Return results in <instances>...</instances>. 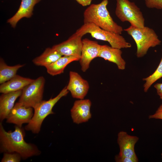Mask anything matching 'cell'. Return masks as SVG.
I'll list each match as a JSON object with an SVG mask.
<instances>
[{
	"instance_id": "obj_13",
	"label": "cell",
	"mask_w": 162,
	"mask_h": 162,
	"mask_svg": "<svg viewBox=\"0 0 162 162\" xmlns=\"http://www.w3.org/2000/svg\"><path fill=\"white\" fill-rule=\"evenodd\" d=\"M92 103L88 99L76 100L70 110L71 116L74 123L79 124L87 122L91 118L90 111Z\"/></svg>"
},
{
	"instance_id": "obj_11",
	"label": "cell",
	"mask_w": 162,
	"mask_h": 162,
	"mask_svg": "<svg viewBox=\"0 0 162 162\" xmlns=\"http://www.w3.org/2000/svg\"><path fill=\"white\" fill-rule=\"evenodd\" d=\"M139 140L137 136L128 134L124 131L119 132L117 141L119 148L118 154L132 158L137 162L138 160L135 152V146Z\"/></svg>"
},
{
	"instance_id": "obj_3",
	"label": "cell",
	"mask_w": 162,
	"mask_h": 162,
	"mask_svg": "<svg viewBox=\"0 0 162 162\" xmlns=\"http://www.w3.org/2000/svg\"><path fill=\"white\" fill-rule=\"evenodd\" d=\"M124 30L132 37L136 43L137 58L143 57L150 48L161 44V40L154 30L148 27L138 28L131 25Z\"/></svg>"
},
{
	"instance_id": "obj_14",
	"label": "cell",
	"mask_w": 162,
	"mask_h": 162,
	"mask_svg": "<svg viewBox=\"0 0 162 162\" xmlns=\"http://www.w3.org/2000/svg\"><path fill=\"white\" fill-rule=\"evenodd\" d=\"M122 53L121 49L101 45L98 57L115 63L118 69L123 70L125 68L126 63L122 57Z\"/></svg>"
},
{
	"instance_id": "obj_10",
	"label": "cell",
	"mask_w": 162,
	"mask_h": 162,
	"mask_svg": "<svg viewBox=\"0 0 162 162\" xmlns=\"http://www.w3.org/2000/svg\"><path fill=\"white\" fill-rule=\"evenodd\" d=\"M82 36L75 33L67 40L52 46L62 56L80 57L82 46Z\"/></svg>"
},
{
	"instance_id": "obj_5",
	"label": "cell",
	"mask_w": 162,
	"mask_h": 162,
	"mask_svg": "<svg viewBox=\"0 0 162 162\" xmlns=\"http://www.w3.org/2000/svg\"><path fill=\"white\" fill-rule=\"evenodd\" d=\"M68 92L65 86L56 97L47 100H42L36 105L33 108L34 112L32 118L25 127L26 130L30 131L34 134L39 133L44 119L48 115L54 114L52 110L53 107L61 98L66 96Z\"/></svg>"
},
{
	"instance_id": "obj_9",
	"label": "cell",
	"mask_w": 162,
	"mask_h": 162,
	"mask_svg": "<svg viewBox=\"0 0 162 162\" xmlns=\"http://www.w3.org/2000/svg\"><path fill=\"white\" fill-rule=\"evenodd\" d=\"M69 80L66 86L73 98L83 99L87 94L89 88L88 82L83 79L77 72L70 71Z\"/></svg>"
},
{
	"instance_id": "obj_2",
	"label": "cell",
	"mask_w": 162,
	"mask_h": 162,
	"mask_svg": "<svg viewBox=\"0 0 162 162\" xmlns=\"http://www.w3.org/2000/svg\"><path fill=\"white\" fill-rule=\"evenodd\" d=\"M108 2V0H103L88 6L83 13L84 23H92L103 29L120 34L123 29L111 16L106 8Z\"/></svg>"
},
{
	"instance_id": "obj_23",
	"label": "cell",
	"mask_w": 162,
	"mask_h": 162,
	"mask_svg": "<svg viewBox=\"0 0 162 162\" xmlns=\"http://www.w3.org/2000/svg\"><path fill=\"white\" fill-rule=\"evenodd\" d=\"M146 6L149 8L162 9V0H144Z\"/></svg>"
},
{
	"instance_id": "obj_7",
	"label": "cell",
	"mask_w": 162,
	"mask_h": 162,
	"mask_svg": "<svg viewBox=\"0 0 162 162\" xmlns=\"http://www.w3.org/2000/svg\"><path fill=\"white\" fill-rule=\"evenodd\" d=\"M45 79L40 76L22 89L18 102L26 107L34 108L42 100Z\"/></svg>"
},
{
	"instance_id": "obj_12",
	"label": "cell",
	"mask_w": 162,
	"mask_h": 162,
	"mask_svg": "<svg viewBox=\"0 0 162 162\" xmlns=\"http://www.w3.org/2000/svg\"><path fill=\"white\" fill-rule=\"evenodd\" d=\"M33 108L16 103L7 118L6 122L21 127L22 124L28 123L31 120L34 114Z\"/></svg>"
},
{
	"instance_id": "obj_20",
	"label": "cell",
	"mask_w": 162,
	"mask_h": 162,
	"mask_svg": "<svg viewBox=\"0 0 162 162\" xmlns=\"http://www.w3.org/2000/svg\"><path fill=\"white\" fill-rule=\"evenodd\" d=\"M24 64H17L13 66L7 65L2 58L0 60V83L2 84L12 78L16 74L18 70Z\"/></svg>"
},
{
	"instance_id": "obj_6",
	"label": "cell",
	"mask_w": 162,
	"mask_h": 162,
	"mask_svg": "<svg viewBox=\"0 0 162 162\" xmlns=\"http://www.w3.org/2000/svg\"><path fill=\"white\" fill-rule=\"evenodd\" d=\"M115 14L122 22L128 21L131 26H145V19L140 9L134 2L128 0H116Z\"/></svg>"
},
{
	"instance_id": "obj_8",
	"label": "cell",
	"mask_w": 162,
	"mask_h": 162,
	"mask_svg": "<svg viewBox=\"0 0 162 162\" xmlns=\"http://www.w3.org/2000/svg\"><path fill=\"white\" fill-rule=\"evenodd\" d=\"M101 46V45L97 41L86 38L82 40L81 55L79 61L82 72L86 71L92 61L98 57Z\"/></svg>"
},
{
	"instance_id": "obj_17",
	"label": "cell",
	"mask_w": 162,
	"mask_h": 162,
	"mask_svg": "<svg viewBox=\"0 0 162 162\" xmlns=\"http://www.w3.org/2000/svg\"><path fill=\"white\" fill-rule=\"evenodd\" d=\"M34 80L16 75L10 80L1 84L0 92L6 93L22 90Z\"/></svg>"
},
{
	"instance_id": "obj_22",
	"label": "cell",
	"mask_w": 162,
	"mask_h": 162,
	"mask_svg": "<svg viewBox=\"0 0 162 162\" xmlns=\"http://www.w3.org/2000/svg\"><path fill=\"white\" fill-rule=\"evenodd\" d=\"M22 157L20 155L16 152L4 153L1 160L2 162H19Z\"/></svg>"
},
{
	"instance_id": "obj_1",
	"label": "cell",
	"mask_w": 162,
	"mask_h": 162,
	"mask_svg": "<svg viewBox=\"0 0 162 162\" xmlns=\"http://www.w3.org/2000/svg\"><path fill=\"white\" fill-rule=\"evenodd\" d=\"M21 127L16 126L13 131H7L0 123V151L2 152H16L25 159L40 155L41 152L34 144L26 142Z\"/></svg>"
},
{
	"instance_id": "obj_25",
	"label": "cell",
	"mask_w": 162,
	"mask_h": 162,
	"mask_svg": "<svg viewBox=\"0 0 162 162\" xmlns=\"http://www.w3.org/2000/svg\"><path fill=\"white\" fill-rule=\"evenodd\" d=\"M149 119H156L162 120V104L158 108L155 112L148 116Z\"/></svg>"
},
{
	"instance_id": "obj_28",
	"label": "cell",
	"mask_w": 162,
	"mask_h": 162,
	"mask_svg": "<svg viewBox=\"0 0 162 162\" xmlns=\"http://www.w3.org/2000/svg\"><path fill=\"white\" fill-rule=\"evenodd\" d=\"M161 158H162V153L161 154Z\"/></svg>"
},
{
	"instance_id": "obj_4",
	"label": "cell",
	"mask_w": 162,
	"mask_h": 162,
	"mask_svg": "<svg viewBox=\"0 0 162 162\" xmlns=\"http://www.w3.org/2000/svg\"><path fill=\"white\" fill-rule=\"evenodd\" d=\"M75 33L82 37L90 34L96 39L107 41L114 48L121 49L131 46V44L120 34L103 29L92 23H84Z\"/></svg>"
},
{
	"instance_id": "obj_24",
	"label": "cell",
	"mask_w": 162,
	"mask_h": 162,
	"mask_svg": "<svg viewBox=\"0 0 162 162\" xmlns=\"http://www.w3.org/2000/svg\"><path fill=\"white\" fill-rule=\"evenodd\" d=\"M115 160L116 162H137L134 159L118 154L115 156Z\"/></svg>"
},
{
	"instance_id": "obj_27",
	"label": "cell",
	"mask_w": 162,
	"mask_h": 162,
	"mask_svg": "<svg viewBox=\"0 0 162 162\" xmlns=\"http://www.w3.org/2000/svg\"><path fill=\"white\" fill-rule=\"evenodd\" d=\"M80 4L83 6L89 5L92 0H76Z\"/></svg>"
},
{
	"instance_id": "obj_19",
	"label": "cell",
	"mask_w": 162,
	"mask_h": 162,
	"mask_svg": "<svg viewBox=\"0 0 162 162\" xmlns=\"http://www.w3.org/2000/svg\"><path fill=\"white\" fill-rule=\"evenodd\" d=\"M62 56L53 47L47 48L40 55L34 59L32 62L37 66H43L46 68Z\"/></svg>"
},
{
	"instance_id": "obj_26",
	"label": "cell",
	"mask_w": 162,
	"mask_h": 162,
	"mask_svg": "<svg viewBox=\"0 0 162 162\" xmlns=\"http://www.w3.org/2000/svg\"><path fill=\"white\" fill-rule=\"evenodd\" d=\"M154 87L160 98L162 100V83H157L154 85Z\"/></svg>"
},
{
	"instance_id": "obj_16",
	"label": "cell",
	"mask_w": 162,
	"mask_h": 162,
	"mask_svg": "<svg viewBox=\"0 0 162 162\" xmlns=\"http://www.w3.org/2000/svg\"><path fill=\"white\" fill-rule=\"evenodd\" d=\"M41 0H21L20 7L16 13L8 20V22L14 28L18 21L23 17L30 18L33 14L35 5Z\"/></svg>"
},
{
	"instance_id": "obj_15",
	"label": "cell",
	"mask_w": 162,
	"mask_h": 162,
	"mask_svg": "<svg viewBox=\"0 0 162 162\" xmlns=\"http://www.w3.org/2000/svg\"><path fill=\"white\" fill-rule=\"evenodd\" d=\"M22 90L2 94L0 97V119L1 121L6 119L14 105L17 98L20 97Z\"/></svg>"
},
{
	"instance_id": "obj_18",
	"label": "cell",
	"mask_w": 162,
	"mask_h": 162,
	"mask_svg": "<svg viewBox=\"0 0 162 162\" xmlns=\"http://www.w3.org/2000/svg\"><path fill=\"white\" fill-rule=\"evenodd\" d=\"M80 57L74 56H62L57 61L46 68L47 73L54 76L63 73L66 67L70 63L79 61Z\"/></svg>"
},
{
	"instance_id": "obj_21",
	"label": "cell",
	"mask_w": 162,
	"mask_h": 162,
	"mask_svg": "<svg viewBox=\"0 0 162 162\" xmlns=\"http://www.w3.org/2000/svg\"><path fill=\"white\" fill-rule=\"evenodd\" d=\"M162 77V56L160 63L154 72L149 76L143 79V81H145L143 86L144 91L147 92L152 85Z\"/></svg>"
}]
</instances>
